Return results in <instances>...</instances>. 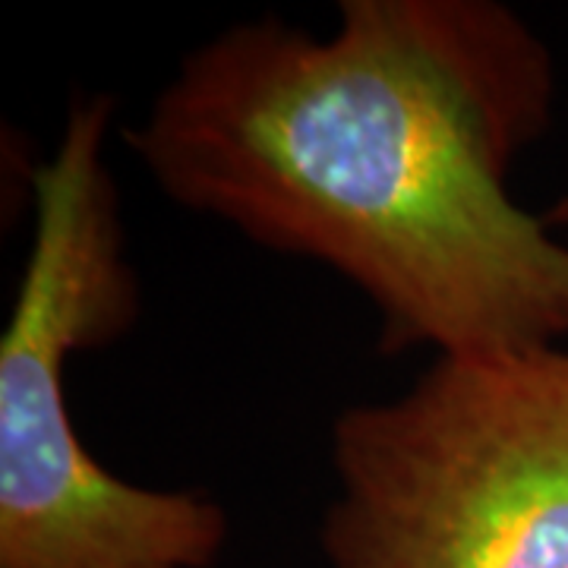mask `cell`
<instances>
[{
    "label": "cell",
    "instance_id": "cell-1",
    "mask_svg": "<svg viewBox=\"0 0 568 568\" xmlns=\"http://www.w3.org/2000/svg\"><path fill=\"white\" fill-rule=\"evenodd\" d=\"M552 61L496 0H345L200 44L130 149L174 203L342 272L392 351L568 338V246L508 196L552 114Z\"/></svg>",
    "mask_w": 568,
    "mask_h": 568
},
{
    "label": "cell",
    "instance_id": "cell-2",
    "mask_svg": "<svg viewBox=\"0 0 568 568\" xmlns=\"http://www.w3.org/2000/svg\"><path fill=\"white\" fill-rule=\"evenodd\" d=\"M111 111L108 95L73 104L32 168L36 231L0 338V568H212L227 540L205 493L133 487L99 465L67 407V357L140 316L104 168Z\"/></svg>",
    "mask_w": 568,
    "mask_h": 568
},
{
    "label": "cell",
    "instance_id": "cell-3",
    "mask_svg": "<svg viewBox=\"0 0 568 568\" xmlns=\"http://www.w3.org/2000/svg\"><path fill=\"white\" fill-rule=\"evenodd\" d=\"M332 465V568H568V347L439 354Z\"/></svg>",
    "mask_w": 568,
    "mask_h": 568
}]
</instances>
